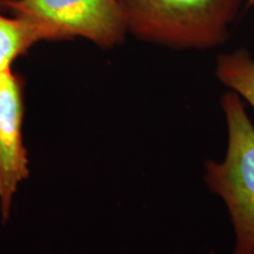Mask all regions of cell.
<instances>
[{
	"mask_svg": "<svg viewBox=\"0 0 254 254\" xmlns=\"http://www.w3.org/2000/svg\"><path fill=\"white\" fill-rule=\"evenodd\" d=\"M127 32L174 49H211L227 39L241 0H119Z\"/></svg>",
	"mask_w": 254,
	"mask_h": 254,
	"instance_id": "6da1fadb",
	"label": "cell"
},
{
	"mask_svg": "<svg viewBox=\"0 0 254 254\" xmlns=\"http://www.w3.org/2000/svg\"><path fill=\"white\" fill-rule=\"evenodd\" d=\"M227 124V150L221 161H205L204 182L227 206L234 234L233 254H254V126L241 98H221Z\"/></svg>",
	"mask_w": 254,
	"mask_h": 254,
	"instance_id": "7a4b0ae2",
	"label": "cell"
},
{
	"mask_svg": "<svg viewBox=\"0 0 254 254\" xmlns=\"http://www.w3.org/2000/svg\"><path fill=\"white\" fill-rule=\"evenodd\" d=\"M1 7L32 21L43 41L82 38L110 49L127 33L119 0H14Z\"/></svg>",
	"mask_w": 254,
	"mask_h": 254,
	"instance_id": "3957f363",
	"label": "cell"
},
{
	"mask_svg": "<svg viewBox=\"0 0 254 254\" xmlns=\"http://www.w3.org/2000/svg\"><path fill=\"white\" fill-rule=\"evenodd\" d=\"M24 95L12 68L0 73V212L6 220L19 186L28 177L23 139Z\"/></svg>",
	"mask_w": 254,
	"mask_h": 254,
	"instance_id": "277c9868",
	"label": "cell"
},
{
	"mask_svg": "<svg viewBox=\"0 0 254 254\" xmlns=\"http://www.w3.org/2000/svg\"><path fill=\"white\" fill-rule=\"evenodd\" d=\"M39 41L43 37L38 26L18 15L8 17L0 6V73L12 68V64Z\"/></svg>",
	"mask_w": 254,
	"mask_h": 254,
	"instance_id": "5b68a950",
	"label": "cell"
},
{
	"mask_svg": "<svg viewBox=\"0 0 254 254\" xmlns=\"http://www.w3.org/2000/svg\"><path fill=\"white\" fill-rule=\"evenodd\" d=\"M215 75L254 109V59L245 49L218 57Z\"/></svg>",
	"mask_w": 254,
	"mask_h": 254,
	"instance_id": "8992f818",
	"label": "cell"
},
{
	"mask_svg": "<svg viewBox=\"0 0 254 254\" xmlns=\"http://www.w3.org/2000/svg\"><path fill=\"white\" fill-rule=\"evenodd\" d=\"M9 1H14V0H0V6H2L6 2H9Z\"/></svg>",
	"mask_w": 254,
	"mask_h": 254,
	"instance_id": "52a82bcc",
	"label": "cell"
},
{
	"mask_svg": "<svg viewBox=\"0 0 254 254\" xmlns=\"http://www.w3.org/2000/svg\"><path fill=\"white\" fill-rule=\"evenodd\" d=\"M251 2H252V4H254V0H251Z\"/></svg>",
	"mask_w": 254,
	"mask_h": 254,
	"instance_id": "ba28073f",
	"label": "cell"
}]
</instances>
